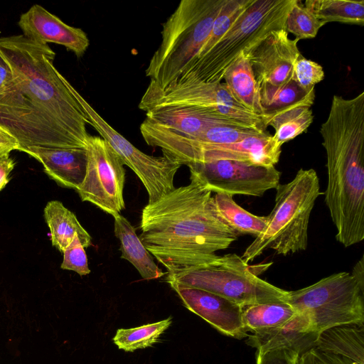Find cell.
I'll use <instances>...</instances> for the list:
<instances>
[{"label":"cell","mask_w":364,"mask_h":364,"mask_svg":"<svg viewBox=\"0 0 364 364\" xmlns=\"http://www.w3.org/2000/svg\"><path fill=\"white\" fill-rule=\"evenodd\" d=\"M55 57L48 44L22 34L0 38V58L11 73L0 92V127L17 140L18 151L86 149L88 119Z\"/></svg>","instance_id":"obj_1"},{"label":"cell","mask_w":364,"mask_h":364,"mask_svg":"<svg viewBox=\"0 0 364 364\" xmlns=\"http://www.w3.org/2000/svg\"><path fill=\"white\" fill-rule=\"evenodd\" d=\"M190 179L141 212L139 238L168 274L213 261L238 238L215 213L212 192L194 173Z\"/></svg>","instance_id":"obj_2"},{"label":"cell","mask_w":364,"mask_h":364,"mask_svg":"<svg viewBox=\"0 0 364 364\" xmlns=\"http://www.w3.org/2000/svg\"><path fill=\"white\" fill-rule=\"evenodd\" d=\"M320 134L328 175L324 201L336 240L348 247L364 239V92L333 95Z\"/></svg>","instance_id":"obj_3"},{"label":"cell","mask_w":364,"mask_h":364,"mask_svg":"<svg viewBox=\"0 0 364 364\" xmlns=\"http://www.w3.org/2000/svg\"><path fill=\"white\" fill-rule=\"evenodd\" d=\"M225 0H182L162 25L161 41L145 75L148 87L164 90L195 60Z\"/></svg>","instance_id":"obj_4"},{"label":"cell","mask_w":364,"mask_h":364,"mask_svg":"<svg viewBox=\"0 0 364 364\" xmlns=\"http://www.w3.org/2000/svg\"><path fill=\"white\" fill-rule=\"evenodd\" d=\"M275 204L263 231L241 257L249 263L269 249L286 256L308 246L311 213L321 195L319 178L313 168H300L294 178L276 188Z\"/></svg>","instance_id":"obj_5"},{"label":"cell","mask_w":364,"mask_h":364,"mask_svg":"<svg viewBox=\"0 0 364 364\" xmlns=\"http://www.w3.org/2000/svg\"><path fill=\"white\" fill-rule=\"evenodd\" d=\"M297 0H252L228 31L203 56L196 58L176 80L221 82L228 68L272 31L284 28Z\"/></svg>","instance_id":"obj_6"},{"label":"cell","mask_w":364,"mask_h":364,"mask_svg":"<svg viewBox=\"0 0 364 364\" xmlns=\"http://www.w3.org/2000/svg\"><path fill=\"white\" fill-rule=\"evenodd\" d=\"M237 254L218 256L213 261L181 272L166 273V281L200 289L223 296L243 308L247 306L287 302L289 291L261 279L257 272Z\"/></svg>","instance_id":"obj_7"},{"label":"cell","mask_w":364,"mask_h":364,"mask_svg":"<svg viewBox=\"0 0 364 364\" xmlns=\"http://www.w3.org/2000/svg\"><path fill=\"white\" fill-rule=\"evenodd\" d=\"M287 303L309 316L318 334L344 325L364 326V283L341 272L289 291Z\"/></svg>","instance_id":"obj_8"},{"label":"cell","mask_w":364,"mask_h":364,"mask_svg":"<svg viewBox=\"0 0 364 364\" xmlns=\"http://www.w3.org/2000/svg\"><path fill=\"white\" fill-rule=\"evenodd\" d=\"M170 107L210 111L259 132H266L262 118L239 104L225 82L174 81L164 90L147 87L139 104L146 112Z\"/></svg>","instance_id":"obj_9"},{"label":"cell","mask_w":364,"mask_h":364,"mask_svg":"<svg viewBox=\"0 0 364 364\" xmlns=\"http://www.w3.org/2000/svg\"><path fill=\"white\" fill-rule=\"evenodd\" d=\"M74 93L89 124L109 144L124 164L142 182L148 193L149 203L157 201L175 188L174 176L181 164L164 154L154 156L144 153L109 124L76 89Z\"/></svg>","instance_id":"obj_10"},{"label":"cell","mask_w":364,"mask_h":364,"mask_svg":"<svg viewBox=\"0 0 364 364\" xmlns=\"http://www.w3.org/2000/svg\"><path fill=\"white\" fill-rule=\"evenodd\" d=\"M84 180L75 190L82 201L94 204L114 216L124 208V164L109 144L101 136H90L86 146Z\"/></svg>","instance_id":"obj_11"},{"label":"cell","mask_w":364,"mask_h":364,"mask_svg":"<svg viewBox=\"0 0 364 364\" xmlns=\"http://www.w3.org/2000/svg\"><path fill=\"white\" fill-rule=\"evenodd\" d=\"M212 193L261 197L276 189L281 172L274 166H264L218 160L187 166Z\"/></svg>","instance_id":"obj_12"},{"label":"cell","mask_w":364,"mask_h":364,"mask_svg":"<svg viewBox=\"0 0 364 364\" xmlns=\"http://www.w3.org/2000/svg\"><path fill=\"white\" fill-rule=\"evenodd\" d=\"M299 40L291 39L284 28L274 30L243 53L258 85L278 86L291 80L295 61L301 54Z\"/></svg>","instance_id":"obj_13"},{"label":"cell","mask_w":364,"mask_h":364,"mask_svg":"<svg viewBox=\"0 0 364 364\" xmlns=\"http://www.w3.org/2000/svg\"><path fill=\"white\" fill-rule=\"evenodd\" d=\"M169 285L187 309L220 333L236 339L248 336L242 321V306L205 290L174 283H169Z\"/></svg>","instance_id":"obj_14"},{"label":"cell","mask_w":364,"mask_h":364,"mask_svg":"<svg viewBox=\"0 0 364 364\" xmlns=\"http://www.w3.org/2000/svg\"><path fill=\"white\" fill-rule=\"evenodd\" d=\"M282 145L268 132L248 136L241 141L204 146L189 153L179 164L188 166L196 163L230 160L252 165L275 166L280 158Z\"/></svg>","instance_id":"obj_15"},{"label":"cell","mask_w":364,"mask_h":364,"mask_svg":"<svg viewBox=\"0 0 364 364\" xmlns=\"http://www.w3.org/2000/svg\"><path fill=\"white\" fill-rule=\"evenodd\" d=\"M18 26L28 39L41 43L59 44L77 58H81L90 46L84 31L66 24L38 4L33 5L21 15Z\"/></svg>","instance_id":"obj_16"},{"label":"cell","mask_w":364,"mask_h":364,"mask_svg":"<svg viewBox=\"0 0 364 364\" xmlns=\"http://www.w3.org/2000/svg\"><path fill=\"white\" fill-rule=\"evenodd\" d=\"M21 151L38 161L44 172L61 187L76 190L84 180L87 161L86 149L34 146Z\"/></svg>","instance_id":"obj_17"},{"label":"cell","mask_w":364,"mask_h":364,"mask_svg":"<svg viewBox=\"0 0 364 364\" xmlns=\"http://www.w3.org/2000/svg\"><path fill=\"white\" fill-rule=\"evenodd\" d=\"M318 336L309 316L299 311L294 318L280 326L262 332L249 333L246 343L259 351L287 348L296 350L301 355L315 348Z\"/></svg>","instance_id":"obj_18"},{"label":"cell","mask_w":364,"mask_h":364,"mask_svg":"<svg viewBox=\"0 0 364 364\" xmlns=\"http://www.w3.org/2000/svg\"><path fill=\"white\" fill-rule=\"evenodd\" d=\"M145 119L175 134L187 136L197 135L218 124L247 127L210 111L192 107H170L155 109L146 112Z\"/></svg>","instance_id":"obj_19"},{"label":"cell","mask_w":364,"mask_h":364,"mask_svg":"<svg viewBox=\"0 0 364 364\" xmlns=\"http://www.w3.org/2000/svg\"><path fill=\"white\" fill-rule=\"evenodd\" d=\"M315 348L337 355L348 364H364V326L344 325L323 331Z\"/></svg>","instance_id":"obj_20"},{"label":"cell","mask_w":364,"mask_h":364,"mask_svg":"<svg viewBox=\"0 0 364 364\" xmlns=\"http://www.w3.org/2000/svg\"><path fill=\"white\" fill-rule=\"evenodd\" d=\"M114 218V235L120 242L121 258L129 262L145 280L159 279L166 274L154 262L135 229L121 214Z\"/></svg>","instance_id":"obj_21"},{"label":"cell","mask_w":364,"mask_h":364,"mask_svg":"<svg viewBox=\"0 0 364 364\" xmlns=\"http://www.w3.org/2000/svg\"><path fill=\"white\" fill-rule=\"evenodd\" d=\"M223 80L239 104L261 118L264 115L265 110L260 101L259 86L250 61L243 53L228 68Z\"/></svg>","instance_id":"obj_22"},{"label":"cell","mask_w":364,"mask_h":364,"mask_svg":"<svg viewBox=\"0 0 364 364\" xmlns=\"http://www.w3.org/2000/svg\"><path fill=\"white\" fill-rule=\"evenodd\" d=\"M44 218L49 228L52 245L60 252L77 235L84 248L92 245L90 235L81 225L75 215L58 200H50L44 208Z\"/></svg>","instance_id":"obj_23"},{"label":"cell","mask_w":364,"mask_h":364,"mask_svg":"<svg viewBox=\"0 0 364 364\" xmlns=\"http://www.w3.org/2000/svg\"><path fill=\"white\" fill-rule=\"evenodd\" d=\"M267 127L274 129V139L283 144L305 132L314 120L311 107L296 104L284 108L266 112L262 117Z\"/></svg>","instance_id":"obj_24"},{"label":"cell","mask_w":364,"mask_h":364,"mask_svg":"<svg viewBox=\"0 0 364 364\" xmlns=\"http://www.w3.org/2000/svg\"><path fill=\"white\" fill-rule=\"evenodd\" d=\"M212 201L217 215L238 236L250 235L256 237L266 227L267 216H258L247 211L230 194L215 193Z\"/></svg>","instance_id":"obj_25"},{"label":"cell","mask_w":364,"mask_h":364,"mask_svg":"<svg viewBox=\"0 0 364 364\" xmlns=\"http://www.w3.org/2000/svg\"><path fill=\"white\" fill-rule=\"evenodd\" d=\"M298 313L287 302L255 304L243 308L242 321L248 333H256L287 323Z\"/></svg>","instance_id":"obj_26"},{"label":"cell","mask_w":364,"mask_h":364,"mask_svg":"<svg viewBox=\"0 0 364 364\" xmlns=\"http://www.w3.org/2000/svg\"><path fill=\"white\" fill-rule=\"evenodd\" d=\"M325 23L364 24V1L306 0L304 4Z\"/></svg>","instance_id":"obj_27"},{"label":"cell","mask_w":364,"mask_h":364,"mask_svg":"<svg viewBox=\"0 0 364 364\" xmlns=\"http://www.w3.org/2000/svg\"><path fill=\"white\" fill-rule=\"evenodd\" d=\"M259 86L260 101L265 112L296 104H304L311 107L314 102V90L305 91L293 80L278 86L267 84Z\"/></svg>","instance_id":"obj_28"},{"label":"cell","mask_w":364,"mask_h":364,"mask_svg":"<svg viewBox=\"0 0 364 364\" xmlns=\"http://www.w3.org/2000/svg\"><path fill=\"white\" fill-rule=\"evenodd\" d=\"M172 323V317L130 328H118L112 341L125 352H134L156 343Z\"/></svg>","instance_id":"obj_29"},{"label":"cell","mask_w":364,"mask_h":364,"mask_svg":"<svg viewBox=\"0 0 364 364\" xmlns=\"http://www.w3.org/2000/svg\"><path fill=\"white\" fill-rule=\"evenodd\" d=\"M252 1V0H225L213 22L206 41L196 58L203 56L214 46Z\"/></svg>","instance_id":"obj_30"},{"label":"cell","mask_w":364,"mask_h":364,"mask_svg":"<svg viewBox=\"0 0 364 364\" xmlns=\"http://www.w3.org/2000/svg\"><path fill=\"white\" fill-rule=\"evenodd\" d=\"M326 23L297 0L289 11L284 29L295 36L297 40L314 38Z\"/></svg>","instance_id":"obj_31"},{"label":"cell","mask_w":364,"mask_h":364,"mask_svg":"<svg viewBox=\"0 0 364 364\" xmlns=\"http://www.w3.org/2000/svg\"><path fill=\"white\" fill-rule=\"evenodd\" d=\"M324 76L323 69L320 64L301 54L294 64L291 80L304 90L311 91L323 80Z\"/></svg>","instance_id":"obj_32"},{"label":"cell","mask_w":364,"mask_h":364,"mask_svg":"<svg viewBox=\"0 0 364 364\" xmlns=\"http://www.w3.org/2000/svg\"><path fill=\"white\" fill-rule=\"evenodd\" d=\"M63 260L60 268L75 272L80 276L90 274L87 257L85 248L81 244L77 235L67 246L63 252Z\"/></svg>","instance_id":"obj_33"},{"label":"cell","mask_w":364,"mask_h":364,"mask_svg":"<svg viewBox=\"0 0 364 364\" xmlns=\"http://www.w3.org/2000/svg\"><path fill=\"white\" fill-rule=\"evenodd\" d=\"M300 354L287 348L256 352L255 364H297Z\"/></svg>","instance_id":"obj_34"},{"label":"cell","mask_w":364,"mask_h":364,"mask_svg":"<svg viewBox=\"0 0 364 364\" xmlns=\"http://www.w3.org/2000/svg\"><path fill=\"white\" fill-rule=\"evenodd\" d=\"M16 161L10 154L0 156V192L6 187L11 178L9 176L14 170Z\"/></svg>","instance_id":"obj_35"},{"label":"cell","mask_w":364,"mask_h":364,"mask_svg":"<svg viewBox=\"0 0 364 364\" xmlns=\"http://www.w3.org/2000/svg\"><path fill=\"white\" fill-rule=\"evenodd\" d=\"M19 147L17 140L0 127V156L9 154Z\"/></svg>","instance_id":"obj_36"},{"label":"cell","mask_w":364,"mask_h":364,"mask_svg":"<svg viewBox=\"0 0 364 364\" xmlns=\"http://www.w3.org/2000/svg\"><path fill=\"white\" fill-rule=\"evenodd\" d=\"M11 77V70L0 58V92L9 82Z\"/></svg>","instance_id":"obj_37"},{"label":"cell","mask_w":364,"mask_h":364,"mask_svg":"<svg viewBox=\"0 0 364 364\" xmlns=\"http://www.w3.org/2000/svg\"><path fill=\"white\" fill-rule=\"evenodd\" d=\"M1 32V31H0Z\"/></svg>","instance_id":"obj_38"}]
</instances>
